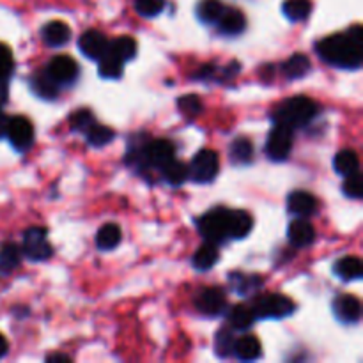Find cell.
<instances>
[{
    "instance_id": "obj_1",
    "label": "cell",
    "mask_w": 363,
    "mask_h": 363,
    "mask_svg": "<svg viewBox=\"0 0 363 363\" xmlns=\"http://www.w3.org/2000/svg\"><path fill=\"white\" fill-rule=\"evenodd\" d=\"M316 51L324 63L342 70H358L363 60V29L355 25L346 34L324 38L316 45Z\"/></svg>"
},
{
    "instance_id": "obj_2",
    "label": "cell",
    "mask_w": 363,
    "mask_h": 363,
    "mask_svg": "<svg viewBox=\"0 0 363 363\" xmlns=\"http://www.w3.org/2000/svg\"><path fill=\"white\" fill-rule=\"evenodd\" d=\"M319 113V106L307 96H294L285 99L275 108L273 122L289 129L303 128Z\"/></svg>"
},
{
    "instance_id": "obj_3",
    "label": "cell",
    "mask_w": 363,
    "mask_h": 363,
    "mask_svg": "<svg viewBox=\"0 0 363 363\" xmlns=\"http://www.w3.org/2000/svg\"><path fill=\"white\" fill-rule=\"evenodd\" d=\"M257 319H284L296 310V305L284 294H262L252 305Z\"/></svg>"
},
{
    "instance_id": "obj_4",
    "label": "cell",
    "mask_w": 363,
    "mask_h": 363,
    "mask_svg": "<svg viewBox=\"0 0 363 363\" xmlns=\"http://www.w3.org/2000/svg\"><path fill=\"white\" fill-rule=\"evenodd\" d=\"M199 232L209 243H222L229 238V209L216 207L199 220Z\"/></svg>"
},
{
    "instance_id": "obj_5",
    "label": "cell",
    "mask_w": 363,
    "mask_h": 363,
    "mask_svg": "<svg viewBox=\"0 0 363 363\" xmlns=\"http://www.w3.org/2000/svg\"><path fill=\"white\" fill-rule=\"evenodd\" d=\"M220 170V160L213 149H200L188 167V176L195 183H211Z\"/></svg>"
},
{
    "instance_id": "obj_6",
    "label": "cell",
    "mask_w": 363,
    "mask_h": 363,
    "mask_svg": "<svg viewBox=\"0 0 363 363\" xmlns=\"http://www.w3.org/2000/svg\"><path fill=\"white\" fill-rule=\"evenodd\" d=\"M20 250L29 261L34 262L47 261L54 255V248L47 239V231L41 227H31L24 232V243Z\"/></svg>"
},
{
    "instance_id": "obj_7",
    "label": "cell",
    "mask_w": 363,
    "mask_h": 363,
    "mask_svg": "<svg viewBox=\"0 0 363 363\" xmlns=\"http://www.w3.org/2000/svg\"><path fill=\"white\" fill-rule=\"evenodd\" d=\"M266 154L273 161H284L289 158L293 151V129L285 128V126L275 124L271 129L268 142H266Z\"/></svg>"
},
{
    "instance_id": "obj_8",
    "label": "cell",
    "mask_w": 363,
    "mask_h": 363,
    "mask_svg": "<svg viewBox=\"0 0 363 363\" xmlns=\"http://www.w3.org/2000/svg\"><path fill=\"white\" fill-rule=\"evenodd\" d=\"M174 145L168 140H149L147 144H144V147L140 149L138 156L149 167H165L170 160H174Z\"/></svg>"
},
{
    "instance_id": "obj_9",
    "label": "cell",
    "mask_w": 363,
    "mask_h": 363,
    "mask_svg": "<svg viewBox=\"0 0 363 363\" xmlns=\"http://www.w3.org/2000/svg\"><path fill=\"white\" fill-rule=\"evenodd\" d=\"M193 301L195 309L204 316H220L227 307L225 291L220 287H202Z\"/></svg>"
},
{
    "instance_id": "obj_10",
    "label": "cell",
    "mask_w": 363,
    "mask_h": 363,
    "mask_svg": "<svg viewBox=\"0 0 363 363\" xmlns=\"http://www.w3.org/2000/svg\"><path fill=\"white\" fill-rule=\"evenodd\" d=\"M11 140L13 147L18 151H27L32 144H34V126L24 115H16V118H9V128L8 135Z\"/></svg>"
},
{
    "instance_id": "obj_11",
    "label": "cell",
    "mask_w": 363,
    "mask_h": 363,
    "mask_svg": "<svg viewBox=\"0 0 363 363\" xmlns=\"http://www.w3.org/2000/svg\"><path fill=\"white\" fill-rule=\"evenodd\" d=\"M47 73L57 83H71L79 76V66L70 55H57L48 63Z\"/></svg>"
},
{
    "instance_id": "obj_12",
    "label": "cell",
    "mask_w": 363,
    "mask_h": 363,
    "mask_svg": "<svg viewBox=\"0 0 363 363\" xmlns=\"http://www.w3.org/2000/svg\"><path fill=\"white\" fill-rule=\"evenodd\" d=\"M79 48L87 59L99 60L108 50V40L99 31H87L80 35Z\"/></svg>"
},
{
    "instance_id": "obj_13",
    "label": "cell",
    "mask_w": 363,
    "mask_h": 363,
    "mask_svg": "<svg viewBox=\"0 0 363 363\" xmlns=\"http://www.w3.org/2000/svg\"><path fill=\"white\" fill-rule=\"evenodd\" d=\"M333 312L339 317L340 323L355 324L362 316V305H360L358 298L351 296V294H342L333 301Z\"/></svg>"
},
{
    "instance_id": "obj_14",
    "label": "cell",
    "mask_w": 363,
    "mask_h": 363,
    "mask_svg": "<svg viewBox=\"0 0 363 363\" xmlns=\"http://www.w3.org/2000/svg\"><path fill=\"white\" fill-rule=\"evenodd\" d=\"M287 238L293 246L305 248V246L312 245V241L316 239V229L307 218H298L291 222L289 229H287Z\"/></svg>"
},
{
    "instance_id": "obj_15",
    "label": "cell",
    "mask_w": 363,
    "mask_h": 363,
    "mask_svg": "<svg viewBox=\"0 0 363 363\" xmlns=\"http://www.w3.org/2000/svg\"><path fill=\"white\" fill-rule=\"evenodd\" d=\"M316 207H317L316 197L309 192H303V190H296V192H293L289 197H287V209H289L291 215L307 218V216L316 213Z\"/></svg>"
},
{
    "instance_id": "obj_16",
    "label": "cell",
    "mask_w": 363,
    "mask_h": 363,
    "mask_svg": "<svg viewBox=\"0 0 363 363\" xmlns=\"http://www.w3.org/2000/svg\"><path fill=\"white\" fill-rule=\"evenodd\" d=\"M218 29L225 35H239L246 29V18L239 9L223 8L218 18Z\"/></svg>"
},
{
    "instance_id": "obj_17",
    "label": "cell",
    "mask_w": 363,
    "mask_h": 363,
    "mask_svg": "<svg viewBox=\"0 0 363 363\" xmlns=\"http://www.w3.org/2000/svg\"><path fill=\"white\" fill-rule=\"evenodd\" d=\"M41 35H43L45 43H47L48 47L60 48L70 41L71 29L70 25L64 24V22L54 20L45 25L43 31H41Z\"/></svg>"
},
{
    "instance_id": "obj_18",
    "label": "cell",
    "mask_w": 363,
    "mask_h": 363,
    "mask_svg": "<svg viewBox=\"0 0 363 363\" xmlns=\"http://www.w3.org/2000/svg\"><path fill=\"white\" fill-rule=\"evenodd\" d=\"M252 227H254V220L248 213L241 211V209H236V211L229 209V238L243 239L248 236Z\"/></svg>"
},
{
    "instance_id": "obj_19",
    "label": "cell",
    "mask_w": 363,
    "mask_h": 363,
    "mask_svg": "<svg viewBox=\"0 0 363 363\" xmlns=\"http://www.w3.org/2000/svg\"><path fill=\"white\" fill-rule=\"evenodd\" d=\"M255 319L257 317H255L254 309L248 307V305H236L229 312V324H231L232 330H238V332L250 330L254 326Z\"/></svg>"
},
{
    "instance_id": "obj_20",
    "label": "cell",
    "mask_w": 363,
    "mask_h": 363,
    "mask_svg": "<svg viewBox=\"0 0 363 363\" xmlns=\"http://www.w3.org/2000/svg\"><path fill=\"white\" fill-rule=\"evenodd\" d=\"M234 353L243 362H254V360L261 358L262 348L257 337L245 335L234 342Z\"/></svg>"
},
{
    "instance_id": "obj_21",
    "label": "cell",
    "mask_w": 363,
    "mask_h": 363,
    "mask_svg": "<svg viewBox=\"0 0 363 363\" xmlns=\"http://www.w3.org/2000/svg\"><path fill=\"white\" fill-rule=\"evenodd\" d=\"M335 273L337 277L342 278L344 282H351L358 280L363 275V266L362 261L355 255H348V257H342L335 262Z\"/></svg>"
},
{
    "instance_id": "obj_22",
    "label": "cell",
    "mask_w": 363,
    "mask_h": 363,
    "mask_svg": "<svg viewBox=\"0 0 363 363\" xmlns=\"http://www.w3.org/2000/svg\"><path fill=\"white\" fill-rule=\"evenodd\" d=\"M106 54L113 55L115 59L122 60V63H128L137 55V43L129 35H121V38L110 41Z\"/></svg>"
},
{
    "instance_id": "obj_23",
    "label": "cell",
    "mask_w": 363,
    "mask_h": 363,
    "mask_svg": "<svg viewBox=\"0 0 363 363\" xmlns=\"http://www.w3.org/2000/svg\"><path fill=\"white\" fill-rule=\"evenodd\" d=\"M32 90H34L40 98L45 99H55L57 98V92H59V83L51 80L50 74L47 73V70L43 73H38L32 76L31 80Z\"/></svg>"
},
{
    "instance_id": "obj_24",
    "label": "cell",
    "mask_w": 363,
    "mask_h": 363,
    "mask_svg": "<svg viewBox=\"0 0 363 363\" xmlns=\"http://www.w3.org/2000/svg\"><path fill=\"white\" fill-rule=\"evenodd\" d=\"M216 261H218V248H216L215 243L206 241L200 246L199 250L195 252V255H193L192 259V264L195 270L207 271L211 270L213 266L216 264Z\"/></svg>"
},
{
    "instance_id": "obj_25",
    "label": "cell",
    "mask_w": 363,
    "mask_h": 363,
    "mask_svg": "<svg viewBox=\"0 0 363 363\" xmlns=\"http://www.w3.org/2000/svg\"><path fill=\"white\" fill-rule=\"evenodd\" d=\"M309 71H310V60L309 57L303 54H294L293 57H289V59L282 64V73H284L289 80L301 79V76H305Z\"/></svg>"
},
{
    "instance_id": "obj_26",
    "label": "cell",
    "mask_w": 363,
    "mask_h": 363,
    "mask_svg": "<svg viewBox=\"0 0 363 363\" xmlns=\"http://www.w3.org/2000/svg\"><path fill=\"white\" fill-rule=\"evenodd\" d=\"M231 161L236 165H248L254 160V144L248 138L239 137L232 140L231 149H229Z\"/></svg>"
},
{
    "instance_id": "obj_27",
    "label": "cell",
    "mask_w": 363,
    "mask_h": 363,
    "mask_svg": "<svg viewBox=\"0 0 363 363\" xmlns=\"http://www.w3.org/2000/svg\"><path fill=\"white\" fill-rule=\"evenodd\" d=\"M122 232L115 223H105L96 234V245L99 250H113L121 243Z\"/></svg>"
},
{
    "instance_id": "obj_28",
    "label": "cell",
    "mask_w": 363,
    "mask_h": 363,
    "mask_svg": "<svg viewBox=\"0 0 363 363\" xmlns=\"http://www.w3.org/2000/svg\"><path fill=\"white\" fill-rule=\"evenodd\" d=\"M282 11L291 22L307 20L312 13V2L310 0H285Z\"/></svg>"
},
{
    "instance_id": "obj_29",
    "label": "cell",
    "mask_w": 363,
    "mask_h": 363,
    "mask_svg": "<svg viewBox=\"0 0 363 363\" xmlns=\"http://www.w3.org/2000/svg\"><path fill=\"white\" fill-rule=\"evenodd\" d=\"M333 167L342 176H349L360 170V158L353 149H342L333 160Z\"/></svg>"
},
{
    "instance_id": "obj_30",
    "label": "cell",
    "mask_w": 363,
    "mask_h": 363,
    "mask_svg": "<svg viewBox=\"0 0 363 363\" xmlns=\"http://www.w3.org/2000/svg\"><path fill=\"white\" fill-rule=\"evenodd\" d=\"M20 246H16L15 243H6V245L0 246V270L9 273V271L16 270V268L20 266Z\"/></svg>"
},
{
    "instance_id": "obj_31",
    "label": "cell",
    "mask_w": 363,
    "mask_h": 363,
    "mask_svg": "<svg viewBox=\"0 0 363 363\" xmlns=\"http://www.w3.org/2000/svg\"><path fill=\"white\" fill-rule=\"evenodd\" d=\"M231 285L232 289L236 291L238 294H252L255 291H259L262 287V280L261 277H254V275H231Z\"/></svg>"
},
{
    "instance_id": "obj_32",
    "label": "cell",
    "mask_w": 363,
    "mask_h": 363,
    "mask_svg": "<svg viewBox=\"0 0 363 363\" xmlns=\"http://www.w3.org/2000/svg\"><path fill=\"white\" fill-rule=\"evenodd\" d=\"M223 11V6L220 0H200L197 6V16L204 24H216Z\"/></svg>"
},
{
    "instance_id": "obj_33",
    "label": "cell",
    "mask_w": 363,
    "mask_h": 363,
    "mask_svg": "<svg viewBox=\"0 0 363 363\" xmlns=\"http://www.w3.org/2000/svg\"><path fill=\"white\" fill-rule=\"evenodd\" d=\"M163 168V176L165 181L172 186H179L183 184L184 181L188 179V165H184L183 161H177V160H170L168 161Z\"/></svg>"
},
{
    "instance_id": "obj_34",
    "label": "cell",
    "mask_w": 363,
    "mask_h": 363,
    "mask_svg": "<svg viewBox=\"0 0 363 363\" xmlns=\"http://www.w3.org/2000/svg\"><path fill=\"white\" fill-rule=\"evenodd\" d=\"M86 135L87 142H89L90 145H94V147H103V145L110 144V142L113 140V137H115L113 129H110L108 126L98 124V122L90 124V128L87 129Z\"/></svg>"
},
{
    "instance_id": "obj_35",
    "label": "cell",
    "mask_w": 363,
    "mask_h": 363,
    "mask_svg": "<svg viewBox=\"0 0 363 363\" xmlns=\"http://www.w3.org/2000/svg\"><path fill=\"white\" fill-rule=\"evenodd\" d=\"M234 342L236 337L232 328H222L218 330L215 337V351L220 358H227V356L234 353Z\"/></svg>"
},
{
    "instance_id": "obj_36",
    "label": "cell",
    "mask_w": 363,
    "mask_h": 363,
    "mask_svg": "<svg viewBox=\"0 0 363 363\" xmlns=\"http://www.w3.org/2000/svg\"><path fill=\"white\" fill-rule=\"evenodd\" d=\"M122 66H124L122 60L115 59L113 55L105 54L102 59H99V74H102L103 79L118 80L122 76Z\"/></svg>"
},
{
    "instance_id": "obj_37",
    "label": "cell",
    "mask_w": 363,
    "mask_h": 363,
    "mask_svg": "<svg viewBox=\"0 0 363 363\" xmlns=\"http://www.w3.org/2000/svg\"><path fill=\"white\" fill-rule=\"evenodd\" d=\"M177 108L181 110L183 115L193 119L202 112L204 106L199 96H195V94H186V96H181V98L177 99Z\"/></svg>"
},
{
    "instance_id": "obj_38",
    "label": "cell",
    "mask_w": 363,
    "mask_h": 363,
    "mask_svg": "<svg viewBox=\"0 0 363 363\" xmlns=\"http://www.w3.org/2000/svg\"><path fill=\"white\" fill-rule=\"evenodd\" d=\"M133 6H135V11L144 18H154L163 11L165 0H135Z\"/></svg>"
},
{
    "instance_id": "obj_39",
    "label": "cell",
    "mask_w": 363,
    "mask_h": 363,
    "mask_svg": "<svg viewBox=\"0 0 363 363\" xmlns=\"http://www.w3.org/2000/svg\"><path fill=\"white\" fill-rule=\"evenodd\" d=\"M342 192L344 195L349 197V199H362L363 195V184H362V176H360V170L355 174H349L346 176L342 184Z\"/></svg>"
},
{
    "instance_id": "obj_40",
    "label": "cell",
    "mask_w": 363,
    "mask_h": 363,
    "mask_svg": "<svg viewBox=\"0 0 363 363\" xmlns=\"http://www.w3.org/2000/svg\"><path fill=\"white\" fill-rule=\"evenodd\" d=\"M94 122L96 121H94L92 113L83 108L76 110L70 118V126L74 131H87V129L90 128V124H94Z\"/></svg>"
},
{
    "instance_id": "obj_41",
    "label": "cell",
    "mask_w": 363,
    "mask_h": 363,
    "mask_svg": "<svg viewBox=\"0 0 363 363\" xmlns=\"http://www.w3.org/2000/svg\"><path fill=\"white\" fill-rule=\"evenodd\" d=\"M15 70V59L6 45L0 43V82H6Z\"/></svg>"
},
{
    "instance_id": "obj_42",
    "label": "cell",
    "mask_w": 363,
    "mask_h": 363,
    "mask_svg": "<svg viewBox=\"0 0 363 363\" xmlns=\"http://www.w3.org/2000/svg\"><path fill=\"white\" fill-rule=\"evenodd\" d=\"M9 128V118L4 112H0V138H4L8 135Z\"/></svg>"
},
{
    "instance_id": "obj_43",
    "label": "cell",
    "mask_w": 363,
    "mask_h": 363,
    "mask_svg": "<svg viewBox=\"0 0 363 363\" xmlns=\"http://www.w3.org/2000/svg\"><path fill=\"white\" fill-rule=\"evenodd\" d=\"M47 362H48V363H55V362L67 363V362H71V358H70V356L60 355V353H57V355H50V356H47Z\"/></svg>"
},
{
    "instance_id": "obj_44",
    "label": "cell",
    "mask_w": 363,
    "mask_h": 363,
    "mask_svg": "<svg viewBox=\"0 0 363 363\" xmlns=\"http://www.w3.org/2000/svg\"><path fill=\"white\" fill-rule=\"evenodd\" d=\"M8 349H9L8 340H6V337L2 335V333H0V358L8 355Z\"/></svg>"
},
{
    "instance_id": "obj_45",
    "label": "cell",
    "mask_w": 363,
    "mask_h": 363,
    "mask_svg": "<svg viewBox=\"0 0 363 363\" xmlns=\"http://www.w3.org/2000/svg\"><path fill=\"white\" fill-rule=\"evenodd\" d=\"M6 98H8V96H6V87H4V82H0V106L4 105V103H6Z\"/></svg>"
}]
</instances>
